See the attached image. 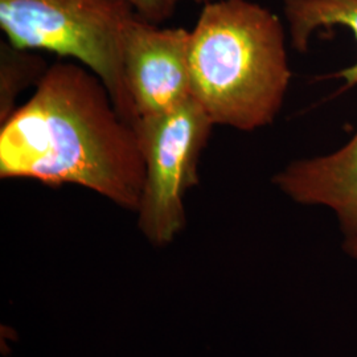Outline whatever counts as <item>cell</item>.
<instances>
[{"label": "cell", "mask_w": 357, "mask_h": 357, "mask_svg": "<svg viewBox=\"0 0 357 357\" xmlns=\"http://www.w3.org/2000/svg\"><path fill=\"white\" fill-rule=\"evenodd\" d=\"M213 126L193 97L171 113L139 122L146 174L138 225L156 246L172 243L185 227L184 197L199 183V159Z\"/></svg>", "instance_id": "obj_4"}, {"label": "cell", "mask_w": 357, "mask_h": 357, "mask_svg": "<svg viewBox=\"0 0 357 357\" xmlns=\"http://www.w3.org/2000/svg\"><path fill=\"white\" fill-rule=\"evenodd\" d=\"M178 1H183V0H178ZM191 1L199 3V4H206V3H209V1H213V0H191Z\"/></svg>", "instance_id": "obj_11"}, {"label": "cell", "mask_w": 357, "mask_h": 357, "mask_svg": "<svg viewBox=\"0 0 357 357\" xmlns=\"http://www.w3.org/2000/svg\"><path fill=\"white\" fill-rule=\"evenodd\" d=\"M273 183L298 204L330 209L344 236L356 233L357 132L335 153L290 163Z\"/></svg>", "instance_id": "obj_6"}, {"label": "cell", "mask_w": 357, "mask_h": 357, "mask_svg": "<svg viewBox=\"0 0 357 357\" xmlns=\"http://www.w3.org/2000/svg\"><path fill=\"white\" fill-rule=\"evenodd\" d=\"M188 63L193 98L215 125L241 131L274 122L293 76L280 17L250 0L204 4Z\"/></svg>", "instance_id": "obj_2"}, {"label": "cell", "mask_w": 357, "mask_h": 357, "mask_svg": "<svg viewBox=\"0 0 357 357\" xmlns=\"http://www.w3.org/2000/svg\"><path fill=\"white\" fill-rule=\"evenodd\" d=\"M137 15L128 0H0V28L13 47L70 57L101 78L118 112L138 128L122 60Z\"/></svg>", "instance_id": "obj_3"}, {"label": "cell", "mask_w": 357, "mask_h": 357, "mask_svg": "<svg viewBox=\"0 0 357 357\" xmlns=\"http://www.w3.org/2000/svg\"><path fill=\"white\" fill-rule=\"evenodd\" d=\"M343 250L345 255H349L355 262H357V231L345 234L343 241Z\"/></svg>", "instance_id": "obj_10"}, {"label": "cell", "mask_w": 357, "mask_h": 357, "mask_svg": "<svg viewBox=\"0 0 357 357\" xmlns=\"http://www.w3.org/2000/svg\"><path fill=\"white\" fill-rule=\"evenodd\" d=\"M45 61L35 53L1 43L0 47V123L16 110V100L29 85H38L47 72Z\"/></svg>", "instance_id": "obj_8"}, {"label": "cell", "mask_w": 357, "mask_h": 357, "mask_svg": "<svg viewBox=\"0 0 357 357\" xmlns=\"http://www.w3.org/2000/svg\"><path fill=\"white\" fill-rule=\"evenodd\" d=\"M0 125V178L76 184L138 211L146 174L138 128L86 66H50Z\"/></svg>", "instance_id": "obj_1"}, {"label": "cell", "mask_w": 357, "mask_h": 357, "mask_svg": "<svg viewBox=\"0 0 357 357\" xmlns=\"http://www.w3.org/2000/svg\"><path fill=\"white\" fill-rule=\"evenodd\" d=\"M191 31L163 28L138 13L123 32L122 60L139 122L171 113L192 97Z\"/></svg>", "instance_id": "obj_5"}, {"label": "cell", "mask_w": 357, "mask_h": 357, "mask_svg": "<svg viewBox=\"0 0 357 357\" xmlns=\"http://www.w3.org/2000/svg\"><path fill=\"white\" fill-rule=\"evenodd\" d=\"M283 11L295 51L306 52L314 33L330 26L348 28L357 41V0H283ZM336 77L357 86V61Z\"/></svg>", "instance_id": "obj_7"}, {"label": "cell", "mask_w": 357, "mask_h": 357, "mask_svg": "<svg viewBox=\"0 0 357 357\" xmlns=\"http://www.w3.org/2000/svg\"><path fill=\"white\" fill-rule=\"evenodd\" d=\"M135 13L153 24L168 20L178 6V0H128Z\"/></svg>", "instance_id": "obj_9"}]
</instances>
